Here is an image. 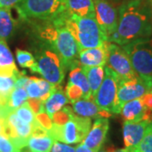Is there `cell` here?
<instances>
[{"label": "cell", "instance_id": "cell-1", "mask_svg": "<svg viewBox=\"0 0 152 152\" xmlns=\"http://www.w3.org/2000/svg\"><path fill=\"white\" fill-rule=\"evenodd\" d=\"M151 35V4L147 0H129L119 7L118 30L107 37V41L124 46Z\"/></svg>", "mask_w": 152, "mask_h": 152}, {"label": "cell", "instance_id": "cell-2", "mask_svg": "<svg viewBox=\"0 0 152 152\" xmlns=\"http://www.w3.org/2000/svg\"><path fill=\"white\" fill-rule=\"evenodd\" d=\"M63 15V14H62ZM45 20L37 27L38 39L48 44L58 55L65 69H72L80 65V47L70 31L65 27L63 16Z\"/></svg>", "mask_w": 152, "mask_h": 152}, {"label": "cell", "instance_id": "cell-3", "mask_svg": "<svg viewBox=\"0 0 152 152\" xmlns=\"http://www.w3.org/2000/svg\"><path fill=\"white\" fill-rule=\"evenodd\" d=\"M63 21L65 27L76 40L80 51L103 46L107 37L94 17H79L63 13Z\"/></svg>", "mask_w": 152, "mask_h": 152}, {"label": "cell", "instance_id": "cell-4", "mask_svg": "<svg viewBox=\"0 0 152 152\" xmlns=\"http://www.w3.org/2000/svg\"><path fill=\"white\" fill-rule=\"evenodd\" d=\"M36 65L31 69L38 73L46 80L54 86H58L64 80L65 68L58 55L48 44L41 42L35 49Z\"/></svg>", "mask_w": 152, "mask_h": 152}, {"label": "cell", "instance_id": "cell-5", "mask_svg": "<svg viewBox=\"0 0 152 152\" xmlns=\"http://www.w3.org/2000/svg\"><path fill=\"white\" fill-rule=\"evenodd\" d=\"M121 47L129 55L137 75L152 88V37L137 39Z\"/></svg>", "mask_w": 152, "mask_h": 152}, {"label": "cell", "instance_id": "cell-6", "mask_svg": "<svg viewBox=\"0 0 152 152\" xmlns=\"http://www.w3.org/2000/svg\"><path fill=\"white\" fill-rule=\"evenodd\" d=\"M91 128V118L80 117L71 109L69 118L60 124L53 123L48 134L57 141L72 145L83 141Z\"/></svg>", "mask_w": 152, "mask_h": 152}, {"label": "cell", "instance_id": "cell-7", "mask_svg": "<svg viewBox=\"0 0 152 152\" xmlns=\"http://www.w3.org/2000/svg\"><path fill=\"white\" fill-rule=\"evenodd\" d=\"M16 9L24 20H51L65 11V0H22Z\"/></svg>", "mask_w": 152, "mask_h": 152}, {"label": "cell", "instance_id": "cell-8", "mask_svg": "<svg viewBox=\"0 0 152 152\" xmlns=\"http://www.w3.org/2000/svg\"><path fill=\"white\" fill-rule=\"evenodd\" d=\"M103 80L94 101L101 109L112 114H118L117 95L119 77L108 66H105Z\"/></svg>", "mask_w": 152, "mask_h": 152}, {"label": "cell", "instance_id": "cell-9", "mask_svg": "<svg viewBox=\"0 0 152 152\" xmlns=\"http://www.w3.org/2000/svg\"><path fill=\"white\" fill-rule=\"evenodd\" d=\"M107 64L118 75L120 80H130L137 77L129 55L124 48L116 43L109 42Z\"/></svg>", "mask_w": 152, "mask_h": 152}, {"label": "cell", "instance_id": "cell-10", "mask_svg": "<svg viewBox=\"0 0 152 152\" xmlns=\"http://www.w3.org/2000/svg\"><path fill=\"white\" fill-rule=\"evenodd\" d=\"M152 88L139 76L130 80H120L118 88V108L119 113L124 105L132 100L140 98L145 94L151 91Z\"/></svg>", "mask_w": 152, "mask_h": 152}, {"label": "cell", "instance_id": "cell-11", "mask_svg": "<svg viewBox=\"0 0 152 152\" xmlns=\"http://www.w3.org/2000/svg\"><path fill=\"white\" fill-rule=\"evenodd\" d=\"M96 20L107 37L117 31L118 15L116 9L107 0H94Z\"/></svg>", "mask_w": 152, "mask_h": 152}, {"label": "cell", "instance_id": "cell-12", "mask_svg": "<svg viewBox=\"0 0 152 152\" xmlns=\"http://www.w3.org/2000/svg\"><path fill=\"white\" fill-rule=\"evenodd\" d=\"M109 130V119L106 118H100L95 120L87 135L82 141V145L98 152L103 145L104 142Z\"/></svg>", "mask_w": 152, "mask_h": 152}, {"label": "cell", "instance_id": "cell-13", "mask_svg": "<svg viewBox=\"0 0 152 152\" xmlns=\"http://www.w3.org/2000/svg\"><path fill=\"white\" fill-rule=\"evenodd\" d=\"M151 121L143 120L140 122H129L124 121L123 126V134L125 148L129 149L131 152H134L140 145L148 124Z\"/></svg>", "mask_w": 152, "mask_h": 152}, {"label": "cell", "instance_id": "cell-14", "mask_svg": "<svg viewBox=\"0 0 152 152\" xmlns=\"http://www.w3.org/2000/svg\"><path fill=\"white\" fill-rule=\"evenodd\" d=\"M124 121L140 122L143 120L152 121V110L143 102L142 98L132 100L124 105L121 113Z\"/></svg>", "mask_w": 152, "mask_h": 152}, {"label": "cell", "instance_id": "cell-15", "mask_svg": "<svg viewBox=\"0 0 152 152\" xmlns=\"http://www.w3.org/2000/svg\"><path fill=\"white\" fill-rule=\"evenodd\" d=\"M35 126L25 123L12 112L4 120V134L12 138H21L28 140L32 135Z\"/></svg>", "mask_w": 152, "mask_h": 152}, {"label": "cell", "instance_id": "cell-16", "mask_svg": "<svg viewBox=\"0 0 152 152\" xmlns=\"http://www.w3.org/2000/svg\"><path fill=\"white\" fill-rule=\"evenodd\" d=\"M108 42L103 46L94 48L81 50L79 54V62L80 66H101L107 65L108 57Z\"/></svg>", "mask_w": 152, "mask_h": 152}, {"label": "cell", "instance_id": "cell-17", "mask_svg": "<svg viewBox=\"0 0 152 152\" xmlns=\"http://www.w3.org/2000/svg\"><path fill=\"white\" fill-rule=\"evenodd\" d=\"M72 104L73 112L76 115L83 118H87L91 119H96L100 118H109L113 115L108 112L100 108L96 104L94 99H80Z\"/></svg>", "mask_w": 152, "mask_h": 152}, {"label": "cell", "instance_id": "cell-18", "mask_svg": "<svg viewBox=\"0 0 152 152\" xmlns=\"http://www.w3.org/2000/svg\"><path fill=\"white\" fill-rule=\"evenodd\" d=\"M54 141L48 130L40 124L35 128L33 134L28 139L26 147L31 152H51Z\"/></svg>", "mask_w": 152, "mask_h": 152}, {"label": "cell", "instance_id": "cell-19", "mask_svg": "<svg viewBox=\"0 0 152 152\" xmlns=\"http://www.w3.org/2000/svg\"><path fill=\"white\" fill-rule=\"evenodd\" d=\"M55 86L45 79L30 77V80L26 87L30 99L40 100L45 102L54 90Z\"/></svg>", "mask_w": 152, "mask_h": 152}, {"label": "cell", "instance_id": "cell-20", "mask_svg": "<svg viewBox=\"0 0 152 152\" xmlns=\"http://www.w3.org/2000/svg\"><path fill=\"white\" fill-rule=\"evenodd\" d=\"M69 101L60 85L55 86L54 90L44 102V111L52 120L53 115L65 107Z\"/></svg>", "mask_w": 152, "mask_h": 152}, {"label": "cell", "instance_id": "cell-21", "mask_svg": "<svg viewBox=\"0 0 152 152\" xmlns=\"http://www.w3.org/2000/svg\"><path fill=\"white\" fill-rule=\"evenodd\" d=\"M21 71L17 69L13 54L8 48L6 41L0 40V75L18 77Z\"/></svg>", "mask_w": 152, "mask_h": 152}, {"label": "cell", "instance_id": "cell-22", "mask_svg": "<svg viewBox=\"0 0 152 152\" xmlns=\"http://www.w3.org/2000/svg\"><path fill=\"white\" fill-rule=\"evenodd\" d=\"M65 12L75 16L95 18L94 0H65Z\"/></svg>", "mask_w": 152, "mask_h": 152}, {"label": "cell", "instance_id": "cell-23", "mask_svg": "<svg viewBox=\"0 0 152 152\" xmlns=\"http://www.w3.org/2000/svg\"><path fill=\"white\" fill-rule=\"evenodd\" d=\"M82 69L86 74L87 80L90 85L91 92L92 97L95 96L97 93L99 88L101 86L104 78V69L101 66H81Z\"/></svg>", "mask_w": 152, "mask_h": 152}, {"label": "cell", "instance_id": "cell-24", "mask_svg": "<svg viewBox=\"0 0 152 152\" xmlns=\"http://www.w3.org/2000/svg\"><path fill=\"white\" fill-rule=\"evenodd\" d=\"M68 83L79 87L84 93L85 99H94L91 96V88H90L87 77L80 65L70 69L69 79Z\"/></svg>", "mask_w": 152, "mask_h": 152}, {"label": "cell", "instance_id": "cell-25", "mask_svg": "<svg viewBox=\"0 0 152 152\" xmlns=\"http://www.w3.org/2000/svg\"><path fill=\"white\" fill-rule=\"evenodd\" d=\"M16 21L12 16L10 9L0 8V40L10 38L15 30Z\"/></svg>", "mask_w": 152, "mask_h": 152}, {"label": "cell", "instance_id": "cell-26", "mask_svg": "<svg viewBox=\"0 0 152 152\" xmlns=\"http://www.w3.org/2000/svg\"><path fill=\"white\" fill-rule=\"evenodd\" d=\"M29 96L26 88H15L9 96L5 106H4L3 108L7 113L10 114L27 102Z\"/></svg>", "mask_w": 152, "mask_h": 152}, {"label": "cell", "instance_id": "cell-27", "mask_svg": "<svg viewBox=\"0 0 152 152\" xmlns=\"http://www.w3.org/2000/svg\"><path fill=\"white\" fill-rule=\"evenodd\" d=\"M16 77L0 75V102L2 107L5 106L9 96L15 89Z\"/></svg>", "mask_w": 152, "mask_h": 152}, {"label": "cell", "instance_id": "cell-28", "mask_svg": "<svg viewBox=\"0 0 152 152\" xmlns=\"http://www.w3.org/2000/svg\"><path fill=\"white\" fill-rule=\"evenodd\" d=\"M15 113L18 116V118L25 123H27L29 124L34 125L35 127L38 125L40 123L37 119V114L31 107L30 104L28 102H26L24 104H22L20 107L15 111Z\"/></svg>", "mask_w": 152, "mask_h": 152}, {"label": "cell", "instance_id": "cell-29", "mask_svg": "<svg viewBox=\"0 0 152 152\" xmlns=\"http://www.w3.org/2000/svg\"><path fill=\"white\" fill-rule=\"evenodd\" d=\"M16 58L19 65L22 68H28L31 69L33 67L36 65V59H35L34 55L27 51L17 49Z\"/></svg>", "mask_w": 152, "mask_h": 152}, {"label": "cell", "instance_id": "cell-30", "mask_svg": "<svg viewBox=\"0 0 152 152\" xmlns=\"http://www.w3.org/2000/svg\"><path fill=\"white\" fill-rule=\"evenodd\" d=\"M134 152H152V121L147 126L145 135Z\"/></svg>", "mask_w": 152, "mask_h": 152}, {"label": "cell", "instance_id": "cell-31", "mask_svg": "<svg viewBox=\"0 0 152 152\" xmlns=\"http://www.w3.org/2000/svg\"><path fill=\"white\" fill-rule=\"evenodd\" d=\"M0 152H21V149L11 137L3 133L0 134Z\"/></svg>", "mask_w": 152, "mask_h": 152}, {"label": "cell", "instance_id": "cell-32", "mask_svg": "<svg viewBox=\"0 0 152 152\" xmlns=\"http://www.w3.org/2000/svg\"><path fill=\"white\" fill-rule=\"evenodd\" d=\"M75 149L76 147L71 146L65 143L55 140L51 149V152H75Z\"/></svg>", "mask_w": 152, "mask_h": 152}, {"label": "cell", "instance_id": "cell-33", "mask_svg": "<svg viewBox=\"0 0 152 152\" xmlns=\"http://www.w3.org/2000/svg\"><path fill=\"white\" fill-rule=\"evenodd\" d=\"M29 80H30V77L26 75V72H21L20 75L16 78V80L15 83V88H26Z\"/></svg>", "mask_w": 152, "mask_h": 152}, {"label": "cell", "instance_id": "cell-34", "mask_svg": "<svg viewBox=\"0 0 152 152\" xmlns=\"http://www.w3.org/2000/svg\"><path fill=\"white\" fill-rule=\"evenodd\" d=\"M22 0H0V8L10 9L14 6H16Z\"/></svg>", "mask_w": 152, "mask_h": 152}, {"label": "cell", "instance_id": "cell-35", "mask_svg": "<svg viewBox=\"0 0 152 152\" xmlns=\"http://www.w3.org/2000/svg\"><path fill=\"white\" fill-rule=\"evenodd\" d=\"M142 100H143V102L145 103V105L149 109L152 110V92H150L145 94L143 96H141Z\"/></svg>", "mask_w": 152, "mask_h": 152}, {"label": "cell", "instance_id": "cell-36", "mask_svg": "<svg viewBox=\"0 0 152 152\" xmlns=\"http://www.w3.org/2000/svg\"><path fill=\"white\" fill-rule=\"evenodd\" d=\"M75 152H95V151H93L92 150H91V149H89V148H87V147H86L85 145H83L82 144H80V145H79L78 146L76 147Z\"/></svg>", "mask_w": 152, "mask_h": 152}, {"label": "cell", "instance_id": "cell-37", "mask_svg": "<svg viewBox=\"0 0 152 152\" xmlns=\"http://www.w3.org/2000/svg\"><path fill=\"white\" fill-rule=\"evenodd\" d=\"M4 133V121H0V134Z\"/></svg>", "mask_w": 152, "mask_h": 152}, {"label": "cell", "instance_id": "cell-38", "mask_svg": "<svg viewBox=\"0 0 152 152\" xmlns=\"http://www.w3.org/2000/svg\"><path fill=\"white\" fill-rule=\"evenodd\" d=\"M113 152H131L129 149L127 148H124V149H118V150H115Z\"/></svg>", "mask_w": 152, "mask_h": 152}, {"label": "cell", "instance_id": "cell-39", "mask_svg": "<svg viewBox=\"0 0 152 152\" xmlns=\"http://www.w3.org/2000/svg\"><path fill=\"white\" fill-rule=\"evenodd\" d=\"M98 152H107V151H106L105 149H103V148H102V149H101V150H100V151H98Z\"/></svg>", "mask_w": 152, "mask_h": 152}, {"label": "cell", "instance_id": "cell-40", "mask_svg": "<svg viewBox=\"0 0 152 152\" xmlns=\"http://www.w3.org/2000/svg\"><path fill=\"white\" fill-rule=\"evenodd\" d=\"M2 107V105H1V102H0V108Z\"/></svg>", "mask_w": 152, "mask_h": 152}, {"label": "cell", "instance_id": "cell-41", "mask_svg": "<svg viewBox=\"0 0 152 152\" xmlns=\"http://www.w3.org/2000/svg\"><path fill=\"white\" fill-rule=\"evenodd\" d=\"M0 121H4V120H2L1 118H0Z\"/></svg>", "mask_w": 152, "mask_h": 152}, {"label": "cell", "instance_id": "cell-42", "mask_svg": "<svg viewBox=\"0 0 152 152\" xmlns=\"http://www.w3.org/2000/svg\"><path fill=\"white\" fill-rule=\"evenodd\" d=\"M151 10H152V1H151Z\"/></svg>", "mask_w": 152, "mask_h": 152}, {"label": "cell", "instance_id": "cell-43", "mask_svg": "<svg viewBox=\"0 0 152 152\" xmlns=\"http://www.w3.org/2000/svg\"><path fill=\"white\" fill-rule=\"evenodd\" d=\"M151 92H152V90H151Z\"/></svg>", "mask_w": 152, "mask_h": 152}]
</instances>
